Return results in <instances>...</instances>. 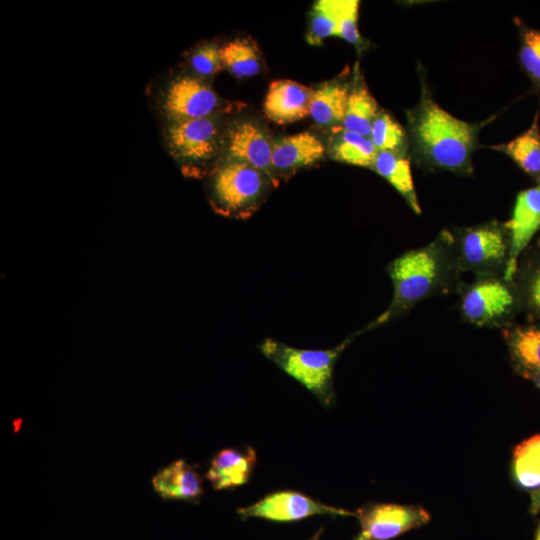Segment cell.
<instances>
[{"instance_id": "e0dca14e", "label": "cell", "mask_w": 540, "mask_h": 540, "mask_svg": "<svg viewBox=\"0 0 540 540\" xmlns=\"http://www.w3.org/2000/svg\"><path fill=\"white\" fill-rule=\"evenodd\" d=\"M372 168L405 199L416 214L421 213L410 161L407 157L402 153L378 151Z\"/></svg>"}, {"instance_id": "5bb4252c", "label": "cell", "mask_w": 540, "mask_h": 540, "mask_svg": "<svg viewBox=\"0 0 540 540\" xmlns=\"http://www.w3.org/2000/svg\"><path fill=\"white\" fill-rule=\"evenodd\" d=\"M324 150L323 143L309 131L282 137L273 143V171L277 177L312 165L323 157Z\"/></svg>"}, {"instance_id": "f1b7e54d", "label": "cell", "mask_w": 540, "mask_h": 540, "mask_svg": "<svg viewBox=\"0 0 540 540\" xmlns=\"http://www.w3.org/2000/svg\"><path fill=\"white\" fill-rule=\"evenodd\" d=\"M359 1L341 0L338 19V37L345 41L358 45L361 37L358 31Z\"/></svg>"}, {"instance_id": "836d02e7", "label": "cell", "mask_w": 540, "mask_h": 540, "mask_svg": "<svg viewBox=\"0 0 540 540\" xmlns=\"http://www.w3.org/2000/svg\"><path fill=\"white\" fill-rule=\"evenodd\" d=\"M535 540H540V523L538 524V527L536 529Z\"/></svg>"}, {"instance_id": "9c48e42d", "label": "cell", "mask_w": 540, "mask_h": 540, "mask_svg": "<svg viewBox=\"0 0 540 540\" xmlns=\"http://www.w3.org/2000/svg\"><path fill=\"white\" fill-rule=\"evenodd\" d=\"M242 519L261 518L275 522L299 521L313 515L355 516L354 512L332 507L296 491H278L258 502L239 508Z\"/></svg>"}, {"instance_id": "ffe728a7", "label": "cell", "mask_w": 540, "mask_h": 540, "mask_svg": "<svg viewBox=\"0 0 540 540\" xmlns=\"http://www.w3.org/2000/svg\"><path fill=\"white\" fill-rule=\"evenodd\" d=\"M374 97L365 86H355L350 92L343 119L344 131L370 136L373 121L378 114Z\"/></svg>"}, {"instance_id": "e575fe53", "label": "cell", "mask_w": 540, "mask_h": 540, "mask_svg": "<svg viewBox=\"0 0 540 540\" xmlns=\"http://www.w3.org/2000/svg\"><path fill=\"white\" fill-rule=\"evenodd\" d=\"M353 540H369V539L367 537H365L362 533H360Z\"/></svg>"}, {"instance_id": "4dcf8cb0", "label": "cell", "mask_w": 540, "mask_h": 540, "mask_svg": "<svg viewBox=\"0 0 540 540\" xmlns=\"http://www.w3.org/2000/svg\"><path fill=\"white\" fill-rule=\"evenodd\" d=\"M529 511L531 514H537L540 511V488L535 489L531 494Z\"/></svg>"}, {"instance_id": "2e32d148", "label": "cell", "mask_w": 540, "mask_h": 540, "mask_svg": "<svg viewBox=\"0 0 540 540\" xmlns=\"http://www.w3.org/2000/svg\"><path fill=\"white\" fill-rule=\"evenodd\" d=\"M156 493L165 500L198 502L203 494L202 480L196 469L183 459L160 469L152 479Z\"/></svg>"}, {"instance_id": "d590c367", "label": "cell", "mask_w": 540, "mask_h": 540, "mask_svg": "<svg viewBox=\"0 0 540 540\" xmlns=\"http://www.w3.org/2000/svg\"><path fill=\"white\" fill-rule=\"evenodd\" d=\"M540 187V186H539Z\"/></svg>"}, {"instance_id": "603a6c76", "label": "cell", "mask_w": 540, "mask_h": 540, "mask_svg": "<svg viewBox=\"0 0 540 540\" xmlns=\"http://www.w3.org/2000/svg\"><path fill=\"white\" fill-rule=\"evenodd\" d=\"M512 470L519 486L540 488V434L524 440L515 448Z\"/></svg>"}, {"instance_id": "8fae6325", "label": "cell", "mask_w": 540, "mask_h": 540, "mask_svg": "<svg viewBox=\"0 0 540 540\" xmlns=\"http://www.w3.org/2000/svg\"><path fill=\"white\" fill-rule=\"evenodd\" d=\"M273 143L266 131L248 120L234 123L225 136L229 160L244 162L256 168L276 185L277 177L272 168Z\"/></svg>"}, {"instance_id": "d4e9b609", "label": "cell", "mask_w": 540, "mask_h": 540, "mask_svg": "<svg viewBox=\"0 0 540 540\" xmlns=\"http://www.w3.org/2000/svg\"><path fill=\"white\" fill-rule=\"evenodd\" d=\"M341 0H318L310 14V28L307 40L318 45L325 38L338 37V19Z\"/></svg>"}, {"instance_id": "5b68a950", "label": "cell", "mask_w": 540, "mask_h": 540, "mask_svg": "<svg viewBox=\"0 0 540 540\" xmlns=\"http://www.w3.org/2000/svg\"><path fill=\"white\" fill-rule=\"evenodd\" d=\"M457 291L461 318L477 327H503L517 308L513 281L504 276L477 277L471 283L462 282Z\"/></svg>"}, {"instance_id": "8992f818", "label": "cell", "mask_w": 540, "mask_h": 540, "mask_svg": "<svg viewBox=\"0 0 540 540\" xmlns=\"http://www.w3.org/2000/svg\"><path fill=\"white\" fill-rule=\"evenodd\" d=\"M269 184L270 179L256 168L228 160L216 171L212 191L224 212L246 217L260 204Z\"/></svg>"}, {"instance_id": "83f0119b", "label": "cell", "mask_w": 540, "mask_h": 540, "mask_svg": "<svg viewBox=\"0 0 540 540\" xmlns=\"http://www.w3.org/2000/svg\"><path fill=\"white\" fill-rule=\"evenodd\" d=\"M520 61L525 71L540 81V30L526 29L522 36Z\"/></svg>"}, {"instance_id": "7402d4cb", "label": "cell", "mask_w": 540, "mask_h": 540, "mask_svg": "<svg viewBox=\"0 0 540 540\" xmlns=\"http://www.w3.org/2000/svg\"><path fill=\"white\" fill-rule=\"evenodd\" d=\"M378 149L369 137L344 131L331 145V158L360 167H373Z\"/></svg>"}, {"instance_id": "ba28073f", "label": "cell", "mask_w": 540, "mask_h": 540, "mask_svg": "<svg viewBox=\"0 0 540 540\" xmlns=\"http://www.w3.org/2000/svg\"><path fill=\"white\" fill-rule=\"evenodd\" d=\"M220 106L214 90L199 77L179 75L166 86L161 108L167 121L212 117Z\"/></svg>"}, {"instance_id": "52a82bcc", "label": "cell", "mask_w": 540, "mask_h": 540, "mask_svg": "<svg viewBox=\"0 0 540 540\" xmlns=\"http://www.w3.org/2000/svg\"><path fill=\"white\" fill-rule=\"evenodd\" d=\"M220 126L215 116L167 121L165 141L171 154L184 164L212 160L220 147Z\"/></svg>"}, {"instance_id": "7a4b0ae2", "label": "cell", "mask_w": 540, "mask_h": 540, "mask_svg": "<svg viewBox=\"0 0 540 540\" xmlns=\"http://www.w3.org/2000/svg\"><path fill=\"white\" fill-rule=\"evenodd\" d=\"M412 128L418 147L430 163L453 172L470 171L475 125L456 118L431 99H424Z\"/></svg>"}, {"instance_id": "277c9868", "label": "cell", "mask_w": 540, "mask_h": 540, "mask_svg": "<svg viewBox=\"0 0 540 540\" xmlns=\"http://www.w3.org/2000/svg\"><path fill=\"white\" fill-rule=\"evenodd\" d=\"M458 268L477 277L504 276L509 237L504 224L492 221L453 233Z\"/></svg>"}, {"instance_id": "30bf717a", "label": "cell", "mask_w": 540, "mask_h": 540, "mask_svg": "<svg viewBox=\"0 0 540 540\" xmlns=\"http://www.w3.org/2000/svg\"><path fill=\"white\" fill-rule=\"evenodd\" d=\"M354 513L369 540H389L430 520V514L415 505L369 503Z\"/></svg>"}, {"instance_id": "4fadbf2b", "label": "cell", "mask_w": 540, "mask_h": 540, "mask_svg": "<svg viewBox=\"0 0 540 540\" xmlns=\"http://www.w3.org/2000/svg\"><path fill=\"white\" fill-rule=\"evenodd\" d=\"M312 92L311 88L292 80H275L265 97V114L279 124L303 119L309 115Z\"/></svg>"}, {"instance_id": "484cf974", "label": "cell", "mask_w": 540, "mask_h": 540, "mask_svg": "<svg viewBox=\"0 0 540 540\" xmlns=\"http://www.w3.org/2000/svg\"><path fill=\"white\" fill-rule=\"evenodd\" d=\"M369 138L378 151L402 153L406 146V135L402 126L384 112L377 114Z\"/></svg>"}, {"instance_id": "9a60e30c", "label": "cell", "mask_w": 540, "mask_h": 540, "mask_svg": "<svg viewBox=\"0 0 540 540\" xmlns=\"http://www.w3.org/2000/svg\"><path fill=\"white\" fill-rule=\"evenodd\" d=\"M256 463V453L252 447L239 450H220L210 461L206 478L216 490H227L248 482Z\"/></svg>"}, {"instance_id": "1f68e13d", "label": "cell", "mask_w": 540, "mask_h": 540, "mask_svg": "<svg viewBox=\"0 0 540 540\" xmlns=\"http://www.w3.org/2000/svg\"><path fill=\"white\" fill-rule=\"evenodd\" d=\"M323 531L324 529L323 527H321L309 540H320V537Z\"/></svg>"}, {"instance_id": "44dd1931", "label": "cell", "mask_w": 540, "mask_h": 540, "mask_svg": "<svg viewBox=\"0 0 540 540\" xmlns=\"http://www.w3.org/2000/svg\"><path fill=\"white\" fill-rule=\"evenodd\" d=\"M494 149L507 154L526 173L540 174V131L537 117L524 133Z\"/></svg>"}, {"instance_id": "4316f807", "label": "cell", "mask_w": 540, "mask_h": 540, "mask_svg": "<svg viewBox=\"0 0 540 540\" xmlns=\"http://www.w3.org/2000/svg\"><path fill=\"white\" fill-rule=\"evenodd\" d=\"M190 65L195 74L203 77L212 76L223 67L220 47L214 43L198 46L190 57Z\"/></svg>"}, {"instance_id": "d6986e66", "label": "cell", "mask_w": 540, "mask_h": 540, "mask_svg": "<svg viewBox=\"0 0 540 540\" xmlns=\"http://www.w3.org/2000/svg\"><path fill=\"white\" fill-rule=\"evenodd\" d=\"M349 96V89L339 82H327L313 90L309 115L322 126L342 123Z\"/></svg>"}, {"instance_id": "ac0fdd59", "label": "cell", "mask_w": 540, "mask_h": 540, "mask_svg": "<svg viewBox=\"0 0 540 540\" xmlns=\"http://www.w3.org/2000/svg\"><path fill=\"white\" fill-rule=\"evenodd\" d=\"M504 337L520 373L531 378L540 371V326L509 328L504 331Z\"/></svg>"}, {"instance_id": "cb8c5ba5", "label": "cell", "mask_w": 540, "mask_h": 540, "mask_svg": "<svg viewBox=\"0 0 540 540\" xmlns=\"http://www.w3.org/2000/svg\"><path fill=\"white\" fill-rule=\"evenodd\" d=\"M223 67L237 78L252 77L260 71L258 51L245 39L232 40L220 47Z\"/></svg>"}, {"instance_id": "d6a6232c", "label": "cell", "mask_w": 540, "mask_h": 540, "mask_svg": "<svg viewBox=\"0 0 540 540\" xmlns=\"http://www.w3.org/2000/svg\"><path fill=\"white\" fill-rule=\"evenodd\" d=\"M531 378L535 381L536 385L540 388V371L534 374Z\"/></svg>"}, {"instance_id": "7c38bea8", "label": "cell", "mask_w": 540, "mask_h": 540, "mask_svg": "<svg viewBox=\"0 0 540 540\" xmlns=\"http://www.w3.org/2000/svg\"><path fill=\"white\" fill-rule=\"evenodd\" d=\"M504 226L510 244L504 278L514 281L519 256L540 229V187L523 190L517 195L512 216Z\"/></svg>"}, {"instance_id": "6da1fadb", "label": "cell", "mask_w": 540, "mask_h": 540, "mask_svg": "<svg viewBox=\"0 0 540 540\" xmlns=\"http://www.w3.org/2000/svg\"><path fill=\"white\" fill-rule=\"evenodd\" d=\"M387 272L392 300L362 332L398 319L421 301L458 289L462 282L453 233L443 230L427 245L403 253L388 264Z\"/></svg>"}, {"instance_id": "f546056e", "label": "cell", "mask_w": 540, "mask_h": 540, "mask_svg": "<svg viewBox=\"0 0 540 540\" xmlns=\"http://www.w3.org/2000/svg\"><path fill=\"white\" fill-rule=\"evenodd\" d=\"M524 297L527 306L533 312L540 314V266L527 278Z\"/></svg>"}, {"instance_id": "3957f363", "label": "cell", "mask_w": 540, "mask_h": 540, "mask_svg": "<svg viewBox=\"0 0 540 540\" xmlns=\"http://www.w3.org/2000/svg\"><path fill=\"white\" fill-rule=\"evenodd\" d=\"M358 333L346 338L336 347L325 350L299 349L267 338L261 343L260 351L312 392L324 406L330 407L335 401L333 389L335 364Z\"/></svg>"}]
</instances>
